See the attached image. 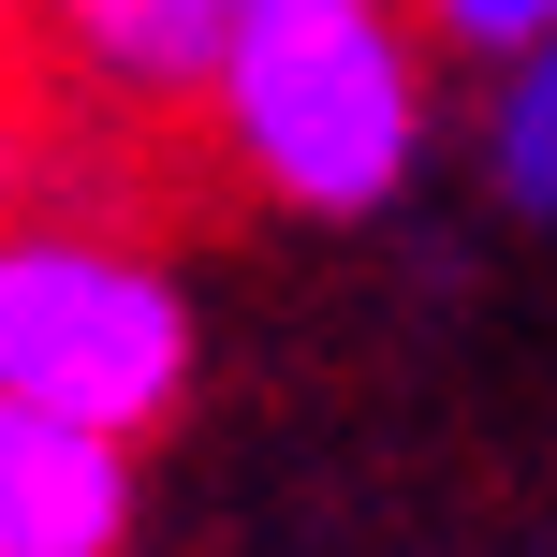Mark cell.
<instances>
[{
    "label": "cell",
    "mask_w": 557,
    "mask_h": 557,
    "mask_svg": "<svg viewBox=\"0 0 557 557\" xmlns=\"http://www.w3.org/2000/svg\"><path fill=\"white\" fill-rule=\"evenodd\" d=\"M425 15H441L455 45H484V59H529V45H557V0H425Z\"/></svg>",
    "instance_id": "cell-6"
},
{
    "label": "cell",
    "mask_w": 557,
    "mask_h": 557,
    "mask_svg": "<svg viewBox=\"0 0 557 557\" xmlns=\"http://www.w3.org/2000/svg\"><path fill=\"white\" fill-rule=\"evenodd\" d=\"M0 396L147 441L191 396V294L117 235L0 221Z\"/></svg>",
    "instance_id": "cell-2"
},
{
    "label": "cell",
    "mask_w": 557,
    "mask_h": 557,
    "mask_svg": "<svg viewBox=\"0 0 557 557\" xmlns=\"http://www.w3.org/2000/svg\"><path fill=\"white\" fill-rule=\"evenodd\" d=\"M221 147L250 162L264 206L294 221H367L411 191L425 162V59L396 0H235L221 88H206Z\"/></svg>",
    "instance_id": "cell-1"
},
{
    "label": "cell",
    "mask_w": 557,
    "mask_h": 557,
    "mask_svg": "<svg viewBox=\"0 0 557 557\" xmlns=\"http://www.w3.org/2000/svg\"><path fill=\"white\" fill-rule=\"evenodd\" d=\"M133 543V441L0 396V557H117Z\"/></svg>",
    "instance_id": "cell-3"
},
{
    "label": "cell",
    "mask_w": 557,
    "mask_h": 557,
    "mask_svg": "<svg viewBox=\"0 0 557 557\" xmlns=\"http://www.w3.org/2000/svg\"><path fill=\"white\" fill-rule=\"evenodd\" d=\"M45 29L117 88V103H206L235 45V0H45Z\"/></svg>",
    "instance_id": "cell-4"
},
{
    "label": "cell",
    "mask_w": 557,
    "mask_h": 557,
    "mask_svg": "<svg viewBox=\"0 0 557 557\" xmlns=\"http://www.w3.org/2000/svg\"><path fill=\"white\" fill-rule=\"evenodd\" d=\"M484 162H499V191L529 206V221H557V45L499 59V103H484Z\"/></svg>",
    "instance_id": "cell-5"
}]
</instances>
